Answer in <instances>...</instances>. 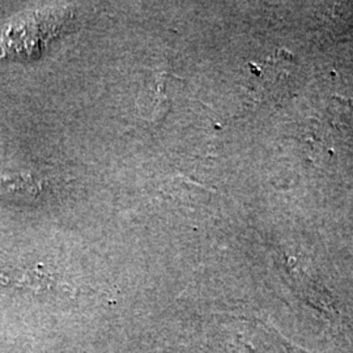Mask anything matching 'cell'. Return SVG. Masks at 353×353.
<instances>
[{
	"instance_id": "obj_1",
	"label": "cell",
	"mask_w": 353,
	"mask_h": 353,
	"mask_svg": "<svg viewBox=\"0 0 353 353\" xmlns=\"http://www.w3.org/2000/svg\"><path fill=\"white\" fill-rule=\"evenodd\" d=\"M39 192V183L28 172L3 170L0 172V194L11 198L29 199L36 198Z\"/></svg>"
}]
</instances>
